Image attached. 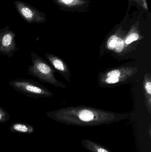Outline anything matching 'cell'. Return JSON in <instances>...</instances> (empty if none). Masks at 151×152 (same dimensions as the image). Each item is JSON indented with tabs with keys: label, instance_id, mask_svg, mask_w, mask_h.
<instances>
[{
	"label": "cell",
	"instance_id": "cell-1",
	"mask_svg": "<svg viewBox=\"0 0 151 152\" xmlns=\"http://www.w3.org/2000/svg\"><path fill=\"white\" fill-rule=\"evenodd\" d=\"M52 119L67 125L92 126L108 125L128 118L129 114L85 106H71L47 113Z\"/></svg>",
	"mask_w": 151,
	"mask_h": 152
},
{
	"label": "cell",
	"instance_id": "cell-2",
	"mask_svg": "<svg viewBox=\"0 0 151 152\" xmlns=\"http://www.w3.org/2000/svg\"><path fill=\"white\" fill-rule=\"evenodd\" d=\"M32 65L27 69V73L43 83H48L56 87L66 88V86L56 78V71L45 60L34 52H31Z\"/></svg>",
	"mask_w": 151,
	"mask_h": 152
},
{
	"label": "cell",
	"instance_id": "cell-3",
	"mask_svg": "<svg viewBox=\"0 0 151 152\" xmlns=\"http://www.w3.org/2000/svg\"><path fill=\"white\" fill-rule=\"evenodd\" d=\"M9 84L16 91L26 95L28 97L48 98L53 96V94L49 89L32 79H14L10 80Z\"/></svg>",
	"mask_w": 151,
	"mask_h": 152
},
{
	"label": "cell",
	"instance_id": "cell-4",
	"mask_svg": "<svg viewBox=\"0 0 151 152\" xmlns=\"http://www.w3.org/2000/svg\"><path fill=\"white\" fill-rule=\"evenodd\" d=\"M137 70V68L129 66L119 67L106 70L99 75V85L101 86H110L123 83L134 75Z\"/></svg>",
	"mask_w": 151,
	"mask_h": 152
},
{
	"label": "cell",
	"instance_id": "cell-5",
	"mask_svg": "<svg viewBox=\"0 0 151 152\" xmlns=\"http://www.w3.org/2000/svg\"><path fill=\"white\" fill-rule=\"evenodd\" d=\"M13 3L18 12L27 23H42L46 21L45 14L33 6L22 1Z\"/></svg>",
	"mask_w": 151,
	"mask_h": 152
},
{
	"label": "cell",
	"instance_id": "cell-6",
	"mask_svg": "<svg viewBox=\"0 0 151 152\" xmlns=\"http://www.w3.org/2000/svg\"><path fill=\"white\" fill-rule=\"evenodd\" d=\"M16 37L9 26L0 29V53L12 58L13 53L18 51L15 42Z\"/></svg>",
	"mask_w": 151,
	"mask_h": 152
},
{
	"label": "cell",
	"instance_id": "cell-7",
	"mask_svg": "<svg viewBox=\"0 0 151 152\" xmlns=\"http://www.w3.org/2000/svg\"><path fill=\"white\" fill-rule=\"evenodd\" d=\"M44 56L56 72L60 74L66 81L71 82L70 69L66 63L63 60L56 55L51 53H45Z\"/></svg>",
	"mask_w": 151,
	"mask_h": 152
},
{
	"label": "cell",
	"instance_id": "cell-8",
	"mask_svg": "<svg viewBox=\"0 0 151 152\" xmlns=\"http://www.w3.org/2000/svg\"><path fill=\"white\" fill-rule=\"evenodd\" d=\"M124 38L118 34H114L111 36L106 44V48L110 51L113 52L116 54H121L126 51L124 44Z\"/></svg>",
	"mask_w": 151,
	"mask_h": 152
},
{
	"label": "cell",
	"instance_id": "cell-9",
	"mask_svg": "<svg viewBox=\"0 0 151 152\" xmlns=\"http://www.w3.org/2000/svg\"><path fill=\"white\" fill-rule=\"evenodd\" d=\"M142 88L144 97V102L147 110L151 114V76L150 73H146L144 77Z\"/></svg>",
	"mask_w": 151,
	"mask_h": 152
},
{
	"label": "cell",
	"instance_id": "cell-10",
	"mask_svg": "<svg viewBox=\"0 0 151 152\" xmlns=\"http://www.w3.org/2000/svg\"><path fill=\"white\" fill-rule=\"evenodd\" d=\"M81 145L90 152H112L103 145L88 139L82 140Z\"/></svg>",
	"mask_w": 151,
	"mask_h": 152
},
{
	"label": "cell",
	"instance_id": "cell-11",
	"mask_svg": "<svg viewBox=\"0 0 151 152\" xmlns=\"http://www.w3.org/2000/svg\"><path fill=\"white\" fill-rule=\"evenodd\" d=\"M142 39L140 34L136 30L132 29L124 38V44L126 50L130 47L129 45L134 42Z\"/></svg>",
	"mask_w": 151,
	"mask_h": 152
},
{
	"label": "cell",
	"instance_id": "cell-12",
	"mask_svg": "<svg viewBox=\"0 0 151 152\" xmlns=\"http://www.w3.org/2000/svg\"><path fill=\"white\" fill-rule=\"evenodd\" d=\"M60 5L66 7H76L82 5L85 3L83 0H56Z\"/></svg>",
	"mask_w": 151,
	"mask_h": 152
},
{
	"label": "cell",
	"instance_id": "cell-13",
	"mask_svg": "<svg viewBox=\"0 0 151 152\" xmlns=\"http://www.w3.org/2000/svg\"><path fill=\"white\" fill-rule=\"evenodd\" d=\"M12 128L15 131L22 133H26L28 132L29 129L31 128L30 126L28 127V126L26 124L21 123L14 124L12 126Z\"/></svg>",
	"mask_w": 151,
	"mask_h": 152
},
{
	"label": "cell",
	"instance_id": "cell-14",
	"mask_svg": "<svg viewBox=\"0 0 151 152\" xmlns=\"http://www.w3.org/2000/svg\"><path fill=\"white\" fill-rule=\"evenodd\" d=\"M9 118V113L3 108L0 107V122L5 121Z\"/></svg>",
	"mask_w": 151,
	"mask_h": 152
}]
</instances>
